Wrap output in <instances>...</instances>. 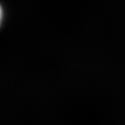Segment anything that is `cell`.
Listing matches in <instances>:
<instances>
[{"label":"cell","instance_id":"cell-1","mask_svg":"<svg viewBox=\"0 0 125 125\" xmlns=\"http://www.w3.org/2000/svg\"><path fill=\"white\" fill-rule=\"evenodd\" d=\"M2 21H3V9H2V7L0 5V26L2 24Z\"/></svg>","mask_w":125,"mask_h":125}]
</instances>
